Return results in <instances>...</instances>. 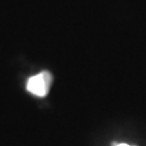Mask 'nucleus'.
Segmentation results:
<instances>
[{"label": "nucleus", "mask_w": 146, "mask_h": 146, "mask_svg": "<svg viewBox=\"0 0 146 146\" xmlns=\"http://www.w3.org/2000/svg\"><path fill=\"white\" fill-rule=\"evenodd\" d=\"M117 146H131V145H128V144H118Z\"/></svg>", "instance_id": "f03ea898"}, {"label": "nucleus", "mask_w": 146, "mask_h": 146, "mask_svg": "<svg viewBox=\"0 0 146 146\" xmlns=\"http://www.w3.org/2000/svg\"><path fill=\"white\" fill-rule=\"evenodd\" d=\"M52 77L48 72H42L39 75L33 76L27 81V91L37 96H46L49 92Z\"/></svg>", "instance_id": "f257e3e1"}]
</instances>
